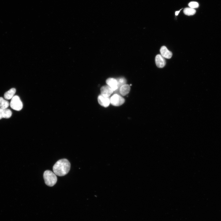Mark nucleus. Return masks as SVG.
Masks as SVG:
<instances>
[{
	"label": "nucleus",
	"instance_id": "nucleus-1",
	"mask_svg": "<svg viewBox=\"0 0 221 221\" xmlns=\"http://www.w3.org/2000/svg\"><path fill=\"white\" fill-rule=\"evenodd\" d=\"M70 166V163L67 159H63L59 160L53 166V169L54 173L59 176H65L69 172Z\"/></svg>",
	"mask_w": 221,
	"mask_h": 221
},
{
	"label": "nucleus",
	"instance_id": "nucleus-2",
	"mask_svg": "<svg viewBox=\"0 0 221 221\" xmlns=\"http://www.w3.org/2000/svg\"><path fill=\"white\" fill-rule=\"evenodd\" d=\"M43 178L46 184L50 187L54 186L57 181L56 175L50 170H47L44 172Z\"/></svg>",
	"mask_w": 221,
	"mask_h": 221
},
{
	"label": "nucleus",
	"instance_id": "nucleus-3",
	"mask_svg": "<svg viewBox=\"0 0 221 221\" xmlns=\"http://www.w3.org/2000/svg\"><path fill=\"white\" fill-rule=\"evenodd\" d=\"M10 106L12 109L17 111L21 110L23 108V103L18 96H15L12 98L10 103Z\"/></svg>",
	"mask_w": 221,
	"mask_h": 221
},
{
	"label": "nucleus",
	"instance_id": "nucleus-4",
	"mask_svg": "<svg viewBox=\"0 0 221 221\" xmlns=\"http://www.w3.org/2000/svg\"><path fill=\"white\" fill-rule=\"evenodd\" d=\"M110 104L113 106H119L123 105L125 100L118 94H115L110 98Z\"/></svg>",
	"mask_w": 221,
	"mask_h": 221
},
{
	"label": "nucleus",
	"instance_id": "nucleus-5",
	"mask_svg": "<svg viewBox=\"0 0 221 221\" xmlns=\"http://www.w3.org/2000/svg\"><path fill=\"white\" fill-rule=\"evenodd\" d=\"M101 95L106 97H109L114 91L111 87L108 85L102 86L101 89Z\"/></svg>",
	"mask_w": 221,
	"mask_h": 221
},
{
	"label": "nucleus",
	"instance_id": "nucleus-6",
	"mask_svg": "<svg viewBox=\"0 0 221 221\" xmlns=\"http://www.w3.org/2000/svg\"><path fill=\"white\" fill-rule=\"evenodd\" d=\"M98 101L101 105L105 108L108 107L110 104L109 97H105L101 94L99 96Z\"/></svg>",
	"mask_w": 221,
	"mask_h": 221
},
{
	"label": "nucleus",
	"instance_id": "nucleus-7",
	"mask_svg": "<svg viewBox=\"0 0 221 221\" xmlns=\"http://www.w3.org/2000/svg\"><path fill=\"white\" fill-rule=\"evenodd\" d=\"M155 61L156 66L159 68H163L166 64V61L165 58L161 55H156Z\"/></svg>",
	"mask_w": 221,
	"mask_h": 221
},
{
	"label": "nucleus",
	"instance_id": "nucleus-8",
	"mask_svg": "<svg viewBox=\"0 0 221 221\" xmlns=\"http://www.w3.org/2000/svg\"><path fill=\"white\" fill-rule=\"evenodd\" d=\"M108 85L110 86L114 91L115 92L118 90V82L116 79L110 78L106 80Z\"/></svg>",
	"mask_w": 221,
	"mask_h": 221
},
{
	"label": "nucleus",
	"instance_id": "nucleus-9",
	"mask_svg": "<svg viewBox=\"0 0 221 221\" xmlns=\"http://www.w3.org/2000/svg\"><path fill=\"white\" fill-rule=\"evenodd\" d=\"M12 115V112L10 110L0 108V119L3 118L6 119L10 118Z\"/></svg>",
	"mask_w": 221,
	"mask_h": 221
},
{
	"label": "nucleus",
	"instance_id": "nucleus-10",
	"mask_svg": "<svg viewBox=\"0 0 221 221\" xmlns=\"http://www.w3.org/2000/svg\"><path fill=\"white\" fill-rule=\"evenodd\" d=\"M161 55L164 58L169 59L172 56V53L165 46H162L160 50Z\"/></svg>",
	"mask_w": 221,
	"mask_h": 221
},
{
	"label": "nucleus",
	"instance_id": "nucleus-11",
	"mask_svg": "<svg viewBox=\"0 0 221 221\" xmlns=\"http://www.w3.org/2000/svg\"><path fill=\"white\" fill-rule=\"evenodd\" d=\"M130 91V87L127 84H125L119 88L120 94L123 96H125L129 93Z\"/></svg>",
	"mask_w": 221,
	"mask_h": 221
},
{
	"label": "nucleus",
	"instance_id": "nucleus-12",
	"mask_svg": "<svg viewBox=\"0 0 221 221\" xmlns=\"http://www.w3.org/2000/svg\"><path fill=\"white\" fill-rule=\"evenodd\" d=\"M16 92V90L15 88H12L9 91L6 92L4 94V98L5 99L9 100L12 99L15 96Z\"/></svg>",
	"mask_w": 221,
	"mask_h": 221
},
{
	"label": "nucleus",
	"instance_id": "nucleus-13",
	"mask_svg": "<svg viewBox=\"0 0 221 221\" xmlns=\"http://www.w3.org/2000/svg\"><path fill=\"white\" fill-rule=\"evenodd\" d=\"M10 105L9 102L3 98H0V108L7 109Z\"/></svg>",
	"mask_w": 221,
	"mask_h": 221
},
{
	"label": "nucleus",
	"instance_id": "nucleus-14",
	"mask_svg": "<svg viewBox=\"0 0 221 221\" xmlns=\"http://www.w3.org/2000/svg\"><path fill=\"white\" fill-rule=\"evenodd\" d=\"M118 82V90L116 91V92H119V90L120 87L123 85L126 84L127 82L126 80L123 77H119L117 79Z\"/></svg>",
	"mask_w": 221,
	"mask_h": 221
},
{
	"label": "nucleus",
	"instance_id": "nucleus-15",
	"mask_svg": "<svg viewBox=\"0 0 221 221\" xmlns=\"http://www.w3.org/2000/svg\"><path fill=\"white\" fill-rule=\"evenodd\" d=\"M184 13L186 15L191 16L194 15L196 13L195 9L191 8H186L184 10Z\"/></svg>",
	"mask_w": 221,
	"mask_h": 221
},
{
	"label": "nucleus",
	"instance_id": "nucleus-16",
	"mask_svg": "<svg viewBox=\"0 0 221 221\" xmlns=\"http://www.w3.org/2000/svg\"><path fill=\"white\" fill-rule=\"evenodd\" d=\"M189 6L190 8L194 9L198 8L199 6V5L197 2H191L189 4Z\"/></svg>",
	"mask_w": 221,
	"mask_h": 221
},
{
	"label": "nucleus",
	"instance_id": "nucleus-17",
	"mask_svg": "<svg viewBox=\"0 0 221 221\" xmlns=\"http://www.w3.org/2000/svg\"><path fill=\"white\" fill-rule=\"evenodd\" d=\"M181 11V10H180L179 11H176L175 12V15L176 16H178V15H179V14L180 13V12Z\"/></svg>",
	"mask_w": 221,
	"mask_h": 221
}]
</instances>
